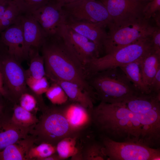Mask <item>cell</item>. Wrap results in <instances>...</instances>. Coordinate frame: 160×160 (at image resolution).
I'll return each instance as SVG.
<instances>
[{
  "label": "cell",
  "instance_id": "1",
  "mask_svg": "<svg viewBox=\"0 0 160 160\" xmlns=\"http://www.w3.org/2000/svg\"><path fill=\"white\" fill-rule=\"evenodd\" d=\"M92 124L100 135L116 142L141 143L152 148L146 131L137 115L122 103L100 102L91 111Z\"/></svg>",
  "mask_w": 160,
  "mask_h": 160
},
{
  "label": "cell",
  "instance_id": "2",
  "mask_svg": "<svg viewBox=\"0 0 160 160\" xmlns=\"http://www.w3.org/2000/svg\"><path fill=\"white\" fill-rule=\"evenodd\" d=\"M40 49L44 61L46 76L52 82L63 81L75 83L94 100L97 96L89 84L85 66L60 36H46Z\"/></svg>",
  "mask_w": 160,
  "mask_h": 160
},
{
  "label": "cell",
  "instance_id": "3",
  "mask_svg": "<svg viewBox=\"0 0 160 160\" xmlns=\"http://www.w3.org/2000/svg\"><path fill=\"white\" fill-rule=\"evenodd\" d=\"M88 81L97 100L104 103H121L141 94L119 67L95 73Z\"/></svg>",
  "mask_w": 160,
  "mask_h": 160
},
{
  "label": "cell",
  "instance_id": "4",
  "mask_svg": "<svg viewBox=\"0 0 160 160\" xmlns=\"http://www.w3.org/2000/svg\"><path fill=\"white\" fill-rule=\"evenodd\" d=\"M151 36L140 39L114 52L91 60L85 66L88 77L98 72L141 60L155 52Z\"/></svg>",
  "mask_w": 160,
  "mask_h": 160
},
{
  "label": "cell",
  "instance_id": "5",
  "mask_svg": "<svg viewBox=\"0 0 160 160\" xmlns=\"http://www.w3.org/2000/svg\"><path fill=\"white\" fill-rule=\"evenodd\" d=\"M42 109V115L29 132L35 143H47L56 145L65 137L79 135L70 126L60 106H45Z\"/></svg>",
  "mask_w": 160,
  "mask_h": 160
},
{
  "label": "cell",
  "instance_id": "6",
  "mask_svg": "<svg viewBox=\"0 0 160 160\" xmlns=\"http://www.w3.org/2000/svg\"><path fill=\"white\" fill-rule=\"evenodd\" d=\"M0 71L4 98L12 101L19 100L21 95L28 90L25 70L21 63L9 53L7 47L0 52Z\"/></svg>",
  "mask_w": 160,
  "mask_h": 160
},
{
  "label": "cell",
  "instance_id": "7",
  "mask_svg": "<svg viewBox=\"0 0 160 160\" xmlns=\"http://www.w3.org/2000/svg\"><path fill=\"white\" fill-rule=\"evenodd\" d=\"M103 151L108 160H160V148L132 142H119L99 135Z\"/></svg>",
  "mask_w": 160,
  "mask_h": 160
},
{
  "label": "cell",
  "instance_id": "8",
  "mask_svg": "<svg viewBox=\"0 0 160 160\" xmlns=\"http://www.w3.org/2000/svg\"><path fill=\"white\" fill-rule=\"evenodd\" d=\"M156 26L144 18L131 23L109 30L103 47L105 55L114 52L137 41L150 36Z\"/></svg>",
  "mask_w": 160,
  "mask_h": 160
},
{
  "label": "cell",
  "instance_id": "9",
  "mask_svg": "<svg viewBox=\"0 0 160 160\" xmlns=\"http://www.w3.org/2000/svg\"><path fill=\"white\" fill-rule=\"evenodd\" d=\"M66 19L103 24L108 28L113 25L111 18L105 5L97 0H79L63 5Z\"/></svg>",
  "mask_w": 160,
  "mask_h": 160
},
{
  "label": "cell",
  "instance_id": "10",
  "mask_svg": "<svg viewBox=\"0 0 160 160\" xmlns=\"http://www.w3.org/2000/svg\"><path fill=\"white\" fill-rule=\"evenodd\" d=\"M106 8L113 22L111 30L133 23L144 18L145 5L138 0H101Z\"/></svg>",
  "mask_w": 160,
  "mask_h": 160
},
{
  "label": "cell",
  "instance_id": "11",
  "mask_svg": "<svg viewBox=\"0 0 160 160\" xmlns=\"http://www.w3.org/2000/svg\"><path fill=\"white\" fill-rule=\"evenodd\" d=\"M57 35L63 38L84 66L91 60L100 57L103 53L95 43L77 33L65 23L60 26Z\"/></svg>",
  "mask_w": 160,
  "mask_h": 160
},
{
  "label": "cell",
  "instance_id": "12",
  "mask_svg": "<svg viewBox=\"0 0 160 160\" xmlns=\"http://www.w3.org/2000/svg\"><path fill=\"white\" fill-rule=\"evenodd\" d=\"M31 15L39 23L46 36L57 35L65 23L66 16L62 7L54 0L34 11Z\"/></svg>",
  "mask_w": 160,
  "mask_h": 160
},
{
  "label": "cell",
  "instance_id": "13",
  "mask_svg": "<svg viewBox=\"0 0 160 160\" xmlns=\"http://www.w3.org/2000/svg\"><path fill=\"white\" fill-rule=\"evenodd\" d=\"M20 20L23 30L24 57L25 60L28 59L30 48L40 50L46 36L39 23L31 15L22 14Z\"/></svg>",
  "mask_w": 160,
  "mask_h": 160
},
{
  "label": "cell",
  "instance_id": "14",
  "mask_svg": "<svg viewBox=\"0 0 160 160\" xmlns=\"http://www.w3.org/2000/svg\"><path fill=\"white\" fill-rule=\"evenodd\" d=\"M0 39L7 47L9 53L18 61L21 63L25 60L23 30L20 17L17 23L11 25L0 33Z\"/></svg>",
  "mask_w": 160,
  "mask_h": 160
},
{
  "label": "cell",
  "instance_id": "15",
  "mask_svg": "<svg viewBox=\"0 0 160 160\" xmlns=\"http://www.w3.org/2000/svg\"><path fill=\"white\" fill-rule=\"evenodd\" d=\"M60 106L62 111L72 128L79 133L92 124L91 110L78 103L68 101Z\"/></svg>",
  "mask_w": 160,
  "mask_h": 160
},
{
  "label": "cell",
  "instance_id": "16",
  "mask_svg": "<svg viewBox=\"0 0 160 160\" xmlns=\"http://www.w3.org/2000/svg\"><path fill=\"white\" fill-rule=\"evenodd\" d=\"M65 24L79 34L96 44L103 53V45L108 37L105 25L100 23L66 19Z\"/></svg>",
  "mask_w": 160,
  "mask_h": 160
},
{
  "label": "cell",
  "instance_id": "17",
  "mask_svg": "<svg viewBox=\"0 0 160 160\" xmlns=\"http://www.w3.org/2000/svg\"><path fill=\"white\" fill-rule=\"evenodd\" d=\"M31 128L23 127L15 124L5 112L0 117V151L26 137Z\"/></svg>",
  "mask_w": 160,
  "mask_h": 160
},
{
  "label": "cell",
  "instance_id": "18",
  "mask_svg": "<svg viewBox=\"0 0 160 160\" xmlns=\"http://www.w3.org/2000/svg\"><path fill=\"white\" fill-rule=\"evenodd\" d=\"M34 143L33 137L28 135L0 151V160H27L28 152Z\"/></svg>",
  "mask_w": 160,
  "mask_h": 160
},
{
  "label": "cell",
  "instance_id": "19",
  "mask_svg": "<svg viewBox=\"0 0 160 160\" xmlns=\"http://www.w3.org/2000/svg\"><path fill=\"white\" fill-rule=\"evenodd\" d=\"M59 84L67 96L69 101L78 103L92 110L95 101L89 94L78 84L71 82L57 81L54 82Z\"/></svg>",
  "mask_w": 160,
  "mask_h": 160
},
{
  "label": "cell",
  "instance_id": "20",
  "mask_svg": "<svg viewBox=\"0 0 160 160\" xmlns=\"http://www.w3.org/2000/svg\"><path fill=\"white\" fill-rule=\"evenodd\" d=\"M122 103L130 111L137 114L144 110L152 108L160 103V93L141 94Z\"/></svg>",
  "mask_w": 160,
  "mask_h": 160
},
{
  "label": "cell",
  "instance_id": "21",
  "mask_svg": "<svg viewBox=\"0 0 160 160\" xmlns=\"http://www.w3.org/2000/svg\"><path fill=\"white\" fill-rule=\"evenodd\" d=\"M141 60L135 61L119 67L140 94H149L151 93L148 88L144 84L142 78L141 65Z\"/></svg>",
  "mask_w": 160,
  "mask_h": 160
},
{
  "label": "cell",
  "instance_id": "22",
  "mask_svg": "<svg viewBox=\"0 0 160 160\" xmlns=\"http://www.w3.org/2000/svg\"><path fill=\"white\" fill-rule=\"evenodd\" d=\"M141 65L143 81L148 88L152 79L160 68V55L155 52L149 55L141 60Z\"/></svg>",
  "mask_w": 160,
  "mask_h": 160
},
{
  "label": "cell",
  "instance_id": "23",
  "mask_svg": "<svg viewBox=\"0 0 160 160\" xmlns=\"http://www.w3.org/2000/svg\"><path fill=\"white\" fill-rule=\"evenodd\" d=\"M39 49L31 47L28 52L30 60L29 67L25 70L26 77L30 76L35 78H40L46 76L44 59L39 53Z\"/></svg>",
  "mask_w": 160,
  "mask_h": 160
},
{
  "label": "cell",
  "instance_id": "24",
  "mask_svg": "<svg viewBox=\"0 0 160 160\" xmlns=\"http://www.w3.org/2000/svg\"><path fill=\"white\" fill-rule=\"evenodd\" d=\"M11 119L15 124L24 128H32L39 120L31 112L17 105L14 106Z\"/></svg>",
  "mask_w": 160,
  "mask_h": 160
},
{
  "label": "cell",
  "instance_id": "25",
  "mask_svg": "<svg viewBox=\"0 0 160 160\" xmlns=\"http://www.w3.org/2000/svg\"><path fill=\"white\" fill-rule=\"evenodd\" d=\"M78 135L65 137L56 145V153L61 160H64L75 155L79 151L76 146Z\"/></svg>",
  "mask_w": 160,
  "mask_h": 160
},
{
  "label": "cell",
  "instance_id": "26",
  "mask_svg": "<svg viewBox=\"0 0 160 160\" xmlns=\"http://www.w3.org/2000/svg\"><path fill=\"white\" fill-rule=\"evenodd\" d=\"M22 13L13 0H9L7 8L0 20V34L20 20Z\"/></svg>",
  "mask_w": 160,
  "mask_h": 160
},
{
  "label": "cell",
  "instance_id": "27",
  "mask_svg": "<svg viewBox=\"0 0 160 160\" xmlns=\"http://www.w3.org/2000/svg\"><path fill=\"white\" fill-rule=\"evenodd\" d=\"M56 153V145L42 143L37 146L33 145L29 150L27 155V160L43 159Z\"/></svg>",
  "mask_w": 160,
  "mask_h": 160
},
{
  "label": "cell",
  "instance_id": "28",
  "mask_svg": "<svg viewBox=\"0 0 160 160\" xmlns=\"http://www.w3.org/2000/svg\"><path fill=\"white\" fill-rule=\"evenodd\" d=\"M103 145L100 141L93 140L80 150L82 160H105L108 158L103 151Z\"/></svg>",
  "mask_w": 160,
  "mask_h": 160
},
{
  "label": "cell",
  "instance_id": "29",
  "mask_svg": "<svg viewBox=\"0 0 160 160\" xmlns=\"http://www.w3.org/2000/svg\"><path fill=\"white\" fill-rule=\"evenodd\" d=\"M45 94L47 97L54 105H63L69 101L64 90L56 83L52 82Z\"/></svg>",
  "mask_w": 160,
  "mask_h": 160
},
{
  "label": "cell",
  "instance_id": "30",
  "mask_svg": "<svg viewBox=\"0 0 160 160\" xmlns=\"http://www.w3.org/2000/svg\"><path fill=\"white\" fill-rule=\"evenodd\" d=\"M26 84L29 89L39 98H42L41 95L45 93L50 86L46 76L38 79L27 77Z\"/></svg>",
  "mask_w": 160,
  "mask_h": 160
},
{
  "label": "cell",
  "instance_id": "31",
  "mask_svg": "<svg viewBox=\"0 0 160 160\" xmlns=\"http://www.w3.org/2000/svg\"><path fill=\"white\" fill-rule=\"evenodd\" d=\"M22 14L31 15L51 0H13Z\"/></svg>",
  "mask_w": 160,
  "mask_h": 160
},
{
  "label": "cell",
  "instance_id": "32",
  "mask_svg": "<svg viewBox=\"0 0 160 160\" xmlns=\"http://www.w3.org/2000/svg\"><path fill=\"white\" fill-rule=\"evenodd\" d=\"M28 90L21 95L18 101L21 107L31 112L36 108L38 101L37 96L34 94V95H33L29 93Z\"/></svg>",
  "mask_w": 160,
  "mask_h": 160
},
{
  "label": "cell",
  "instance_id": "33",
  "mask_svg": "<svg viewBox=\"0 0 160 160\" xmlns=\"http://www.w3.org/2000/svg\"><path fill=\"white\" fill-rule=\"evenodd\" d=\"M160 11V0H152L145 5L143 11L144 18L149 20L157 12Z\"/></svg>",
  "mask_w": 160,
  "mask_h": 160
},
{
  "label": "cell",
  "instance_id": "34",
  "mask_svg": "<svg viewBox=\"0 0 160 160\" xmlns=\"http://www.w3.org/2000/svg\"><path fill=\"white\" fill-rule=\"evenodd\" d=\"M151 37L155 52L160 55V27L156 26Z\"/></svg>",
  "mask_w": 160,
  "mask_h": 160
},
{
  "label": "cell",
  "instance_id": "35",
  "mask_svg": "<svg viewBox=\"0 0 160 160\" xmlns=\"http://www.w3.org/2000/svg\"><path fill=\"white\" fill-rule=\"evenodd\" d=\"M148 88L151 93H160V68L152 79Z\"/></svg>",
  "mask_w": 160,
  "mask_h": 160
},
{
  "label": "cell",
  "instance_id": "36",
  "mask_svg": "<svg viewBox=\"0 0 160 160\" xmlns=\"http://www.w3.org/2000/svg\"><path fill=\"white\" fill-rule=\"evenodd\" d=\"M4 98L0 93V117L6 112V106Z\"/></svg>",
  "mask_w": 160,
  "mask_h": 160
},
{
  "label": "cell",
  "instance_id": "37",
  "mask_svg": "<svg viewBox=\"0 0 160 160\" xmlns=\"http://www.w3.org/2000/svg\"><path fill=\"white\" fill-rule=\"evenodd\" d=\"M9 0L0 2V20L7 8Z\"/></svg>",
  "mask_w": 160,
  "mask_h": 160
},
{
  "label": "cell",
  "instance_id": "38",
  "mask_svg": "<svg viewBox=\"0 0 160 160\" xmlns=\"http://www.w3.org/2000/svg\"><path fill=\"white\" fill-rule=\"evenodd\" d=\"M59 5L62 7L63 5L73 3L79 0H54Z\"/></svg>",
  "mask_w": 160,
  "mask_h": 160
},
{
  "label": "cell",
  "instance_id": "39",
  "mask_svg": "<svg viewBox=\"0 0 160 160\" xmlns=\"http://www.w3.org/2000/svg\"><path fill=\"white\" fill-rule=\"evenodd\" d=\"M152 17L154 19L156 26L160 27V11L156 12Z\"/></svg>",
  "mask_w": 160,
  "mask_h": 160
},
{
  "label": "cell",
  "instance_id": "40",
  "mask_svg": "<svg viewBox=\"0 0 160 160\" xmlns=\"http://www.w3.org/2000/svg\"><path fill=\"white\" fill-rule=\"evenodd\" d=\"M43 160H61V159L56 153L44 158Z\"/></svg>",
  "mask_w": 160,
  "mask_h": 160
},
{
  "label": "cell",
  "instance_id": "41",
  "mask_svg": "<svg viewBox=\"0 0 160 160\" xmlns=\"http://www.w3.org/2000/svg\"><path fill=\"white\" fill-rule=\"evenodd\" d=\"M0 93L4 97H5V94L3 88V81L1 74L0 71Z\"/></svg>",
  "mask_w": 160,
  "mask_h": 160
},
{
  "label": "cell",
  "instance_id": "42",
  "mask_svg": "<svg viewBox=\"0 0 160 160\" xmlns=\"http://www.w3.org/2000/svg\"><path fill=\"white\" fill-rule=\"evenodd\" d=\"M6 47V46L2 42L0 39V52Z\"/></svg>",
  "mask_w": 160,
  "mask_h": 160
},
{
  "label": "cell",
  "instance_id": "43",
  "mask_svg": "<svg viewBox=\"0 0 160 160\" xmlns=\"http://www.w3.org/2000/svg\"><path fill=\"white\" fill-rule=\"evenodd\" d=\"M8 0H0V2Z\"/></svg>",
  "mask_w": 160,
  "mask_h": 160
},
{
  "label": "cell",
  "instance_id": "44",
  "mask_svg": "<svg viewBox=\"0 0 160 160\" xmlns=\"http://www.w3.org/2000/svg\"><path fill=\"white\" fill-rule=\"evenodd\" d=\"M139 0V1H142H142H143V0Z\"/></svg>",
  "mask_w": 160,
  "mask_h": 160
},
{
  "label": "cell",
  "instance_id": "45",
  "mask_svg": "<svg viewBox=\"0 0 160 160\" xmlns=\"http://www.w3.org/2000/svg\"><path fill=\"white\" fill-rule=\"evenodd\" d=\"M151 0H146V1H151Z\"/></svg>",
  "mask_w": 160,
  "mask_h": 160
},
{
  "label": "cell",
  "instance_id": "46",
  "mask_svg": "<svg viewBox=\"0 0 160 160\" xmlns=\"http://www.w3.org/2000/svg\"><path fill=\"white\" fill-rule=\"evenodd\" d=\"M143 1L146 0H143Z\"/></svg>",
  "mask_w": 160,
  "mask_h": 160
},
{
  "label": "cell",
  "instance_id": "47",
  "mask_svg": "<svg viewBox=\"0 0 160 160\" xmlns=\"http://www.w3.org/2000/svg\"><path fill=\"white\" fill-rule=\"evenodd\" d=\"M99 0V1H100V0Z\"/></svg>",
  "mask_w": 160,
  "mask_h": 160
}]
</instances>
